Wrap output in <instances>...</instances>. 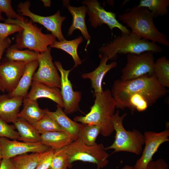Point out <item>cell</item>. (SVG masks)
<instances>
[{"instance_id": "obj_1", "label": "cell", "mask_w": 169, "mask_h": 169, "mask_svg": "<svg viewBox=\"0 0 169 169\" xmlns=\"http://www.w3.org/2000/svg\"><path fill=\"white\" fill-rule=\"evenodd\" d=\"M110 91L115 101L116 108L122 110L128 108V98L133 94L143 95L150 106L167 93L166 88L159 82L154 74L131 80H116Z\"/></svg>"}, {"instance_id": "obj_44", "label": "cell", "mask_w": 169, "mask_h": 169, "mask_svg": "<svg viewBox=\"0 0 169 169\" xmlns=\"http://www.w3.org/2000/svg\"><path fill=\"white\" fill-rule=\"evenodd\" d=\"M5 19L3 18L2 15V13L0 11V21L5 20Z\"/></svg>"}, {"instance_id": "obj_3", "label": "cell", "mask_w": 169, "mask_h": 169, "mask_svg": "<svg viewBox=\"0 0 169 169\" xmlns=\"http://www.w3.org/2000/svg\"><path fill=\"white\" fill-rule=\"evenodd\" d=\"M95 99L90 111L84 116H77L74 119L76 122L95 125L104 136H110L114 131L112 118L115 113V101L109 89L101 93L95 94Z\"/></svg>"}, {"instance_id": "obj_32", "label": "cell", "mask_w": 169, "mask_h": 169, "mask_svg": "<svg viewBox=\"0 0 169 169\" xmlns=\"http://www.w3.org/2000/svg\"><path fill=\"white\" fill-rule=\"evenodd\" d=\"M71 165L64 148L55 150L49 169H67Z\"/></svg>"}, {"instance_id": "obj_26", "label": "cell", "mask_w": 169, "mask_h": 169, "mask_svg": "<svg viewBox=\"0 0 169 169\" xmlns=\"http://www.w3.org/2000/svg\"><path fill=\"white\" fill-rule=\"evenodd\" d=\"M44 152L24 154L13 158L16 169H35Z\"/></svg>"}, {"instance_id": "obj_43", "label": "cell", "mask_w": 169, "mask_h": 169, "mask_svg": "<svg viewBox=\"0 0 169 169\" xmlns=\"http://www.w3.org/2000/svg\"><path fill=\"white\" fill-rule=\"evenodd\" d=\"M3 159V156L2 153V150L0 146V164L1 163V162Z\"/></svg>"}, {"instance_id": "obj_13", "label": "cell", "mask_w": 169, "mask_h": 169, "mask_svg": "<svg viewBox=\"0 0 169 169\" xmlns=\"http://www.w3.org/2000/svg\"><path fill=\"white\" fill-rule=\"evenodd\" d=\"M54 64L60 74V91L64 112L66 114H68L78 111L81 94L79 91H74L72 84L69 79V74L72 69L68 70L64 69L61 63L58 61H55Z\"/></svg>"}, {"instance_id": "obj_15", "label": "cell", "mask_w": 169, "mask_h": 169, "mask_svg": "<svg viewBox=\"0 0 169 169\" xmlns=\"http://www.w3.org/2000/svg\"><path fill=\"white\" fill-rule=\"evenodd\" d=\"M3 158L11 159L28 152L43 153L50 149L41 142L29 143L0 137Z\"/></svg>"}, {"instance_id": "obj_14", "label": "cell", "mask_w": 169, "mask_h": 169, "mask_svg": "<svg viewBox=\"0 0 169 169\" xmlns=\"http://www.w3.org/2000/svg\"><path fill=\"white\" fill-rule=\"evenodd\" d=\"M24 62L8 60L0 64V90L12 92L16 88L27 63Z\"/></svg>"}, {"instance_id": "obj_22", "label": "cell", "mask_w": 169, "mask_h": 169, "mask_svg": "<svg viewBox=\"0 0 169 169\" xmlns=\"http://www.w3.org/2000/svg\"><path fill=\"white\" fill-rule=\"evenodd\" d=\"M41 142L51 149L62 148L73 141L71 136L64 131L49 132L40 135Z\"/></svg>"}, {"instance_id": "obj_40", "label": "cell", "mask_w": 169, "mask_h": 169, "mask_svg": "<svg viewBox=\"0 0 169 169\" xmlns=\"http://www.w3.org/2000/svg\"><path fill=\"white\" fill-rule=\"evenodd\" d=\"M0 169H16L11 159L3 158L0 164Z\"/></svg>"}, {"instance_id": "obj_20", "label": "cell", "mask_w": 169, "mask_h": 169, "mask_svg": "<svg viewBox=\"0 0 169 169\" xmlns=\"http://www.w3.org/2000/svg\"><path fill=\"white\" fill-rule=\"evenodd\" d=\"M67 8L71 14L73 19L72 23L68 31V35H71L75 30L78 29L86 40L90 41L91 37L88 32L85 22L86 14L87 11V7L84 5L76 7L68 4Z\"/></svg>"}, {"instance_id": "obj_42", "label": "cell", "mask_w": 169, "mask_h": 169, "mask_svg": "<svg viewBox=\"0 0 169 169\" xmlns=\"http://www.w3.org/2000/svg\"><path fill=\"white\" fill-rule=\"evenodd\" d=\"M121 169H133V166L129 165H125Z\"/></svg>"}, {"instance_id": "obj_38", "label": "cell", "mask_w": 169, "mask_h": 169, "mask_svg": "<svg viewBox=\"0 0 169 169\" xmlns=\"http://www.w3.org/2000/svg\"><path fill=\"white\" fill-rule=\"evenodd\" d=\"M168 163L163 159L160 158L151 161L146 169H169Z\"/></svg>"}, {"instance_id": "obj_9", "label": "cell", "mask_w": 169, "mask_h": 169, "mask_svg": "<svg viewBox=\"0 0 169 169\" xmlns=\"http://www.w3.org/2000/svg\"><path fill=\"white\" fill-rule=\"evenodd\" d=\"M82 3L87 7L89 20L92 27L95 28L105 24L111 31L116 28L122 33H129L131 32L126 27L117 20L115 13L106 11L97 0H85Z\"/></svg>"}, {"instance_id": "obj_41", "label": "cell", "mask_w": 169, "mask_h": 169, "mask_svg": "<svg viewBox=\"0 0 169 169\" xmlns=\"http://www.w3.org/2000/svg\"><path fill=\"white\" fill-rule=\"evenodd\" d=\"M41 1L43 3L45 7H50L51 4V2L50 0H42Z\"/></svg>"}, {"instance_id": "obj_2", "label": "cell", "mask_w": 169, "mask_h": 169, "mask_svg": "<svg viewBox=\"0 0 169 169\" xmlns=\"http://www.w3.org/2000/svg\"><path fill=\"white\" fill-rule=\"evenodd\" d=\"M119 18L131 29V32L140 38L166 47L169 46L166 36L156 28L154 18L147 8L137 6L119 15Z\"/></svg>"}, {"instance_id": "obj_10", "label": "cell", "mask_w": 169, "mask_h": 169, "mask_svg": "<svg viewBox=\"0 0 169 169\" xmlns=\"http://www.w3.org/2000/svg\"><path fill=\"white\" fill-rule=\"evenodd\" d=\"M49 46L46 51L39 53L38 58L39 68L33 80L51 87L60 88L61 80L57 69L53 61Z\"/></svg>"}, {"instance_id": "obj_28", "label": "cell", "mask_w": 169, "mask_h": 169, "mask_svg": "<svg viewBox=\"0 0 169 169\" xmlns=\"http://www.w3.org/2000/svg\"><path fill=\"white\" fill-rule=\"evenodd\" d=\"M169 5V0H141L138 6L147 8L155 18L167 14Z\"/></svg>"}, {"instance_id": "obj_7", "label": "cell", "mask_w": 169, "mask_h": 169, "mask_svg": "<svg viewBox=\"0 0 169 169\" xmlns=\"http://www.w3.org/2000/svg\"><path fill=\"white\" fill-rule=\"evenodd\" d=\"M64 148L71 164L75 161H81L96 164L97 169H100L105 166L108 163L109 155L102 144L96 143L89 146L78 139Z\"/></svg>"}, {"instance_id": "obj_23", "label": "cell", "mask_w": 169, "mask_h": 169, "mask_svg": "<svg viewBox=\"0 0 169 169\" xmlns=\"http://www.w3.org/2000/svg\"><path fill=\"white\" fill-rule=\"evenodd\" d=\"M23 108L18 115V117L23 119L32 124L36 122L46 115L45 109L39 106L37 100L24 98L23 101Z\"/></svg>"}, {"instance_id": "obj_11", "label": "cell", "mask_w": 169, "mask_h": 169, "mask_svg": "<svg viewBox=\"0 0 169 169\" xmlns=\"http://www.w3.org/2000/svg\"><path fill=\"white\" fill-rule=\"evenodd\" d=\"M29 1L20 2L18 5V11L23 16L29 17L31 20L42 25L57 38L59 41L65 39L62 31V25L66 17L60 15L58 11L54 14L48 16H43L35 14L30 10Z\"/></svg>"}, {"instance_id": "obj_30", "label": "cell", "mask_w": 169, "mask_h": 169, "mask_svg": "<svg viewBox=\"0 0 169 169\" xmlns=\"http://www.w3.org/2000/svg\"><path fill=\"white\" fill-rule=\"evenodd\" d=\"M100 133V130L98 126L82 124L78 132V139L87 146H93L96 143L95 141Z\"/></svg>"}, {"instance_id": "obj_31", "label": "cell", "mask_w": 169, "mask_h": 169, "mask_svg": "<svg viewBox=\"0 0 169 169\" xmlns=\"http://www.w3.org/2000/svg\"><path fill=\"white\" fill-rule=\"evenodd\" d=\"M31 124L40 135L51 131L65 132L54 120L47 114L38 121Z\"/></svg>"}, {"instance_id": "obj_12", "label": "cell", "mask_w": 169, "mask_h": 169, "mask_svg": "<svg viewBox=\"0 0 169 169\" xmlns=\"http://www.w3.org/2000/svg\"><path fill=\"white\" fill-rule=\"evenodd\" d=\"M145 146L141 157L133 166V169H146L148 164L153 161L152 157L160 146L169 141V130L159 132L145 131L144 134Z\"/></svg>"}, {"instance_id": "obj_24", "label": "cell", "mask_w": 169, "mask_h": 169, "mask_svg": "<svg viewBox=\"0 0 169 169\" xmlns=\"http://www.w3.org/2000/svg\"><path fill=\"white\" fill-rule=\"evenodd\" d=\"M13 124L19 136L18 141L29 143L41 142L40 134L26 120L18 118Z\"/></svg>"}, {"instance_id": "obj_21", "label": "cell", "mask_w": 169, "mask_h": 169, "mask_svg": "<svg viewBox=\"0 0 169 169\" xmlns=\"http://www.w3.org/2000/svg\"><path fill=\"white\" fill-rule=\"evenodd\" d=\"M38 66V60L27 63L24 73L15 90L8 94L10 96H19L25 98L31 85L35 72Z\"/></svg>"}, {"instance_id": "obj_5", "label": "cell", "mask_w": 169, "mask_h": 169, "mask_svg": "<svg viewBox=\"0 0 169 169\" xmlns=\"http://www.w3.org/2000/svg\"><path fill=\"white\" fill-rule=\"evenodd\" d=\"M4 23L17 24L23 28L17 35L15 44L12 45L18 49L26 48L41 53L47 51L48 46L56 41L53 34L43 33L42 28H39L31 20L23 17L21 19L8 18Z\"/></svg>"}, {"instance_id": "obj_6", "label": "cell", "mask_w": 169, "mask_h": 169, "mask_svg": "<svg viewBox=\"0 0 169 169\" xmlns=\"http://www.w3.org/2000/svg\"><path fill=\"white\" fill-rule=\"evenodd\" d=\"M127 115L125 113L120 116L117 110L112 118L114 131H115V139L110 146L105 147L106 151L113 149V153L125 151L139 155L142 152L144 145L143 134L136 129L127 131L123 125L124 119Z\"/></svg>"}, {"instance_id": "obj_17", "label": "cell", "mask_w": 169, "mask_h": 169, "mask_svg": "<svg viewBox=\"0 0 169 169\" xmlns=\"http://www.w3.org/2000/svg\"><path fill=\"white\" fill-rule=\"evenodd\" d=\"M99 57L100 62L98 67L94 70L83 74L81 76L82 78L90 80L92 87L94 90L95 94L103 92L102 83L104 77L108 71L115 68L117 65L115 62H112L107 64V62L109 59L107 57L100 54Z\"/></svg>"}, {"instance_id": "obj_37", "label": "cell", "mask_w": 169, "mask_h": 169, "mask_svg": "<svg viewBox=\"0 0 169 169\" xmlns=\"http://www.w3.org/2000/svg\"><path fill=\"white\" fill-rule=\"evenodd\" d=\"M54 151L50 148L45 152L35 169H49Z\"/></svg>"}, {"instance_id": "obj_36", "label": "cell", "mask_w": 169, "mask_h": 169, "mask_svg": "<svg viewBox=\"0 0 169 169\" xmlns=\"http://www.w3.org/2000/svg\"><path fill=\"white\" fill-rule=\"evenodd\" d=\"M10 0H0V11L4 13L8 18L21 19L23 17L18 14L13 9Z\"/></svg>"}, {"instance_id": "obj_27", "label": "cell", "mask_w": 169, "mask_h": 169, "mask_svg": "<svg viewBox=\"0 0 169 169\" xmlns=\"http://www.w3.org/2000/svg\"><path fill=\"white\" fill-rule=\"evenodd\" d=\"M39 54V53L29 49H18L12 45L6 50L5 56L9 60L28 63L37 60Z\"/></svg>"}, {"instance_id": "obj_34", "label": "cell", "mask_w": 169, "mask_h": 169, "mask_svg": "<svg viewBox=\"0 0 169 169\" xmlns=\"http://www.w3.org/2000/svg\"><path fill=\"white\" fill-rule=\"evenodd\" d=\"M14 126L8 124L0 118V137L18 140L19 136L18 132L14 129Z\"/></svg>"}, {"instance_id": "obj_18", "label": "cell", "mask_w": 169, "mask_h": 169, "mask_svg": "<svg viewBox=\"0 0 169 169\" xmlns=\"http://www.w3.org/2000/svg\"><path fill=\"white\" fill-rule=\"evenodd\" d=\"M29 92L25 97L31 100L41 98H48L55 102L57 105L64 108L60 90L59 88L51 87L33 80Z\"/></svg>"}, {"instance_id": "obj_35", "label": "cell", "mask_w": 169, "mask_h": 169, "mask_svg": "<svg viewBox=\"0 0 169 169\" xmlns=\"http://www.w3.org/2000/svg\"><path fill=\"white\" fill-rule=\"evenodd\" d=\"M23 29L17 24L0 23V41L4 40L10 35L20 32Z\"/></svg>"}, {"instance_id": "obj_25", "label": "cell", "mask_w": 169, "mask_h": 169, "mask_svg": "<svg viewBox=\"0 0 169 169\" xmlns=\"http://www.w3.org/2000/svg\"><path fill=\"white\" fill-rule=\"evenodd\" d=\"M83 41L82 37L79 36L71 40L64 39L61 41H56L50 47L61 49L69 54L74 61V66L73 68H74L82 63V61L78 55L77 50L79 45Z\"/></svg>"}, {"instance_id": "obj_4", "label": "cell", "mask_w": 169, "mask_h": 169, "mask_svg": "<svg viewBox=\"0 0 169 169\" xmlns=\"http://www.w3.org/2000/svg\"><path fill=\"white\" fill-rule=\"evenodd\" d=\"M162 51L156 43L141 38L131 32L129 33H122L99 49L100 54L113 60L117 59L118 54H139L148 51L155 53Z\"/></svg>"}, {"instance_id": "obj_8", "label": "cell", "mask_w": 169, "mask_h": 169, "mask_svg": "<svg viewBox=\"0 0 169 169\" xmlns=\"http://www.w3.org/2000/svg\"><path fill=\"white\" fill-rule=\"evenodd\" d=\"M154 53L148 51L139 54H128L127 62L121 70V79L129 80L154 74Z\"/></svg>"}, {"instance_id": "obj_19", "label": "cell", "mask_w": 169, "mask_h": 169, "mask_svg": "<svg viewBox=\"0 0 169 169\" xmlns=\"http://www.w3.org/2000/svg\"><path fill=\"white\" fill-rule=\"evenodd\" d=\"M55 111L52 112L45 109L46 114L54 120L64 131L68 133L73 141L78 139V135L82 124H80L70 119L63 110L57 105Z\"/></svg>"}, {"instance_id": "obj_29", "label": "cell", "mask_w": 169, "mask_h": 169, "mask_svg": "<svg viewBox=\"0 0 169 169\" xmlns=\"http://www.w3.org/2000/svg\"><path fill=\"white\" fill-rule=\"evenodd\" d=\"M154 74L159 82L165 87H169V60L165 56L158 59L155 62Z\"/></svg>"}, {"instance_id": "obj_39", "label": "cell", "mask_w": 169, "mask_h": 169, "mask_svg": "<svg viewBox=\"0 0 169 169\" xmlns=\"http://www.w3.org/2000/svg\"><path fill=\"white\" fill-rule=\"evenodd\" d=\"M11 40L8 37L0 41V62L4 52L11 46Z\"/></svg>"}, {"instance_id": "obj_16", "label": "cell", "mask_w": 169, "mask_h": 169, "mask_svg": "<svg viewBox=\"0 0 169 169\" xmlns=\"http://www.w3.org/2000/svg\"><path fill=\"white\" fill-rule=\"evenodd\" d=\"M23 99L21 96H10L8 94L0 95V118L7 123H13L18 118Z\"/></svg>"}, {"instance_id": "obj_33", "label": "cell", "mask_w": 169, "mask_h": 169, "mask_svg": "<svg viewBox=\"0 0 169 169\" xmlns=\"http://www.w3.org/2000/svg\"><path fill=\"white\" fill-rule=\"evenodd\" d=\"M128 108L133 113L136 110L139 112L145 110L149 106L145 98L141 94L136 93L130 95L128 99Z\"/></svg>"}]
</instances>
